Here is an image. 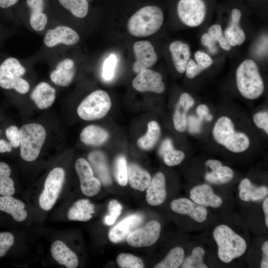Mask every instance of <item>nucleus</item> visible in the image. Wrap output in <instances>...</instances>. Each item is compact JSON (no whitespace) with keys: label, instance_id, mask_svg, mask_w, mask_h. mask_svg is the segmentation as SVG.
I'll return each instance as SVG.
<instances>
[{"label":"nucleus","instance_id":"nucleus-6","mask_svg":"<svg viewBox=\"0 0 268 268\" xmlns=\"http://www.w3.org/2000/svg\"><path fill=\"white\" fill-rule=\"evenodd\" d=\"M25 68L14 58L6 59L0 65V87L6 90L14 89L20 94L26 93L29 89L28 82L21 77Z\"/></svg>","mask_w":268,"mask_h":268},{"label":"nucleus","instance_id":"nucleus-12","mask_svg":"<svg viewBox=\"0 0 268 268\" xmlns=\"http://www.w3.org/2000/svg\"><path fill=\"white\" fill-rule=\"evenodd\" d=\"M132 85L134 89L141 92L161 93L165 88L161 74L148 68L138 73L133 79Z\"/></svg>","mask_w":268,"mask_h":268},{"label":"nucleus","instance_id":"nucleus-10","mask_svg":"<svg viewBox=\"0 0 268 268\" xmlns=\"http://www.w3.org/2000/svg\"><path fill=\"white\" fill-rule=\"evenodd\" d=\"M161 232V225L156 220L148 222L143 227L131 232L126 240L131 246L136 248L150 246L158 239Z\"/></svg>","mask_w":268,"mask_h":268},{"label":"nucleus","instance_id":"nucleus-19","mask_svg":"<svg viewBox=\"0 0 268 268\" xmlns=\"http://www.w3.org/2000/svg\"><path fill=\"white\" fill-rule=\"evenodd\" d=\"M166 194L164 175L162 172H158L154 175L147 188L146 200L151 205H159L165 201Z\"/></svg>","mask_w":268,"mask_h":268},{"label":"nucleus","instance_id":"nucleus-53","mask_svg":"<svg viewBox=\"0 0 268 268\" xmlns=\"http://www.w3.org/2000/svg\"><path fill=\"white\" fill-rule=\"evenodd\" d=\"M12 146L10 143L3 138H0V153H10Z\"/></svg>","mask_w":268,"mask_h":268},{"label":"nucleus","instance_id":"nucleus-26","mask_svg":"<svg viewBox=\"0 0 268 268\" xmlns=\"http://www.w3.org/2000/svg\"><path fill=\"white\" fill-rule=\"evenodd\" d=\"M128 180L134 189L144 191L149 186L151 178L149 173L135 163L127 166Z\"/></svg>","mask_w":268,"mask_h":268},{"label":"nucleus","instance_id":"nucleus-39","mask_svg":"<svg viewBox=\"0 0 268 268\" xmlns=\"http://www.w3.org/2000/svg\"><path fill=\"white\" fill-rule=\"evenodd\" d=\"M114 174L117 183L122 186L127 185L128 170L126 159L123 155L118 156L114 163Z\"/></svg>","mask_w":268,"mask_h":268},{"label":"nucleus","instance_id":"nucleus-23","mask_svg":"<svg viewBox=\"0 0 268 268\" xmlns=\"http://www.w3.org/2000/svg\"><path fill=\"white\" fill-rule=\"evenodd\" d=\"M31 99L40 109H46L54 102L56 90L49 84L42 82L34 89L30 95Z\"/></svg>","mask_w":268,"mask_h":268},{"label":"nucleus","instance_id":"nucleus-45","mask_svg":"<svg viewBox=\"0 0 268 268\" xmlns=\"http://www.w3.org/2000/svg\"><path fill=\"white\" fill-rule=\"evenodd\" d=\"M165 164L168 166H174L180 164L185 157L184 152L174 148L167 151L163 156Z\"/></svg>","mask_w":268,"mask_h":268},{"label":"nucleus","instance_id":"nucleus-35","mask_svg":"<svg viewBox=\"0 0 268 268\" xmlns=\"http://www.w3.org/2000/svg\"><path fill=\"white\" fill-rule=\"evenodd\" d=\"M184 251L180 247L172 249L166 257L156 264L155 268H178L181 266L184 260Z\"/></svg>","mask_w":268,"mask_h":268},{"label":"nucleus","instance_id":"nucleus-33","mask_svg":"<svg viewBox=\"0 0 268 268\" xmlns=\"http://www.w3.org/2000/svg\"><path fill=\"white\" fill-rule=\"evenodd\" d=\"M146 134L137 140L138 146L144 150H150L156 144L159 139L161 130L159 124L154 121L148 124Z\"/></svg>","mask_w":268,"mask_h":268},{"label":"nucleus","instance_id":"nucleus-46","mask_svg":"<svg viewBox=\"0 0 268 268\" xmlns=\"http://www.w3.org/2000/svg\"><path fill=\"white\" fill-rule=\"evenodd\" d=\"M6 138L12 147L16 148L19 146L20 134L19 129L14 125L7 127L5 130Z\"/></svg>","mask_w":268,"mask_h":268},{"label":"nucleus","instance_id":"nucleus-14","mask_svg":"<svg viewBox=\"0 0 268 268\" xmlns=\"http://www.w3.org/2000/svg\"><path fill=\"white\" fill-rule=\"evenodd\" d=\"M170 206L172 210L176 213L187 215L198 222L201 223L206 219V208L187 198L174 200L171 202Z\"/></svg>","mask_w":268,"mask_h":268},{"label":"nucleus","instance_id":"nucleus-4","mask_svg":"<svg viewBox=\"0 0 268 268\" xmlns=\"http://www.w3.org/2000/svg\"><path fill=\"white\" fill-rule=\"evenodd\" d=\"M212 135L218 143L234 153L244 152L250 146L248 136L243 133L236 132L233 122L226 116L221 117L216 121Z\"/></svg>","mask_w":268,"mask_h":268},{"label":"nucleus","instance_id":"nucleus-29","mask_svg":"<svg viewBox=\"0 0 268 268\" xmlns=\"http://www.w3.org/2000/svg\"><path fill=\"white\" fill-rule=\"evenodd\" d=\"M94 205L88 199H80L69 209L67 218L70 220L87 221L94 213Z\"/></svg>","mask_w":268,"mask_h":268},{"label":"nucleus","instance_id":"nucleus-21","mask_svg":"<svg viewBox=\"0 0 268 268\" xmlns=\"http://www.w3.org/2000/svg\"><path fill=\"white\" fill-rule=\"evenodd\" d=\"M54 259L61 265L67 268H76L78 260L76 254L62 241H54L50 249Z\"/></svg>","mask_w":268,"mask_h":268},{"label":"nucleus","instance_id":"nucleus-30","mask_svg":"<svg viewBox=\"0 0 268 268\" xmlns=\"http://www.w3.org/2000/svg\"><path fill=\"white\" fill-rule=\"evenodd\" d=\"M109 138V134L102 128L96 125H89L81 131L80 138L86 145L99 146L105 142Z\"/></svg>","mask_w":268,"mask_h":268},{"label":"nucleus","instance_id":"nucleus-1","mask_svg":"<svg viewBox=\"0 0 268 268\" xmlns=\"http://www.w3.org/2000/svg\"><path fill=\"white\" fill-rule=\"evenodd\" d=\"M213 238L217 245L219 259L229 263L242 256L247 249V243L243 237L225 224L217 226L213 231Z\"/></svg>","mask_w":268,"mask_h":268},{"label":"nucleus","instance_id":"nucleus-2","mask_svg":"<svg viewBox=\"0 0 268 268\" xmlns=\"http://www.w3.org/2000/svg\"><path fill=\"white\" fill-rule=\"evenodd\" d=\"M163 21V12L159 7L146 6L138 10L130 18L128 29L134 36L146 37L156 32Z\"/></svg>","mask_w":268,"mask_h":268},{"label":"nucleus","instance_id":"nucleus-17","mask_svg":"<svg viewBox=\"0 0 268 268\" xmlns=\"http://www.w3.org/2000/svg\"><path fill=\"white\" fill-rule=\"evenodd\" d=\"M190 197L193 201L204 207L217 208L223 202L222 199L214 193L212 188L206 184L194 187L190 191Z\"/></svg>","mask_w":268,"mask_h":268},{"label":"nucleus","instance_id":"nucleus-22","mask_svg":"<svg viewBox=\"0 0 268 268\" xmlns=\"http://www.w3.org/2000/svg\"><path fill=\"white\" fill-rule=\"evenodd\" d=\"M74 62L66 59L61 61L50 74V78L55 84L66 87L71 82L75 74Z\"/></svg>","mask_w":268,"mask_h":268},{"label":"nucleus","instance_id":"nucleus-56","mask_svg":"<svg viewBox=\"0 0 268 268\" xmlns=\"http://www.w3.org/2000/svg\"><path fill=\"white\" fill-rule=\"evenodd\" d=\"M263 209L265 215V224L268 227V198H267L263 203Z\"/></svg>","mask_w":268,"mask_h":268},{"label":"nucleus","instance_id":"nucleus-52","mask_svg":"<svg viewBox=\"0 0 268 268\" xmlns=\"http://www.w3.org/2000/svg\"><path fill=\"white\" fill-rule=\"evenodd\" d=\"M174 148L172 140L170 138H166L161 145L159 154L160 156H163L167 151Z\"/></svg>","mask_w":268,"mask_h":268},{"label":"nucleus","instance_id":"nucleus-27","mask_svg":"<svg viewBox=\"0 0 268 268\" xmlns=\"http://www.w3.org/2000/svg\"><path fill=\"white\" fill-rule=\"evenodd\" d=\"M238 189L239 197L244 201L261 200L268 194V189L267 187L256 186L248 178H244L240 182Z\"/></svg>","mask_w":268,"mask_h":268},{"label":"nucleus","instance_id":"nucleus-44","mask_svg":"<svg viewBox=\"0 0 268 268\" xmlns=\"http://www.w3.org/2000/svg\"><path fill=\"white\" fill-rule=\"evenodd\" d=\"M117 59L115 55H110L104 61L102 67V77L105 80H110L114 77Z\"/></svg>","mask_w":268,"mask_h":268},{"label":"nucleus","instance_id":"nucleus-18","mask_svg":"<svg viewBox=\"0 0 268 268\" xmlns=\"http://www.w3.org/2000/svg\"><path fill=\"white\" fill-rule=\"evenodd\" d=\"M24 203L12 196H0V213L10 216L17 222H22L27 217Z\"/></svg>","mask_w":268,"mask_h":268},{"label":"nucleus","instance_id":"nucleus-5","mask_svg":"<svg viewBox=\"0 0 268 268\" xmlns=\"http://www.w3.org/2000/svg\"><path fill=\"white\" fill-rule=\"evenodd\" d=\"M19 134L21 157L28 162L35 160L46 139L45 128L39 124H26L19 129Z\"/></svg>","mask_w":268,"mask_h":268},{"label":"nucleus","instance_id":"nucleus-50","mask_svg":"<svg viewBox=\"0 0 268 268\" xmlns=\"http://www.w3.org/2000/svg\"><path fill=\"white\" fill-rule=\"evenodd\" d=\"M202 120L199 117L194 118L189 117V128L190 132L192 133L199 132L200 131L201 124Z\"/></svg>","mask_w":268,"mask_h":268},{"label":"nucleus","instance_id":"nucleus-55","mask_svg":"<svg viewBox=\"0 0 268 268\" xmlns=\"http://www.w3.org/2000/svg\"><path fill=\"white\" fill-rule=\"evenodd\" d=\"M18 0H0V7L7 8L14 5Z\"/></svg>","mask_w":268,"mask_h":268},{"label":"nucleus","instance_id":"nucleus-48","mask_svg":"<svg viewBox=\"0 0 268 268\" xmlns=\"http://www.w3.org/2000/svg\"><path fill=\"white\" fill-rule=\"evenodd\" d=\"M196 112L198 117L201 120H205L210 121L212 119V116L209 113V110L207 106L204 104L199 105L196 109Z\"/></svg>","mask_w":268,"mask_h":268},{"label":"nucleus","instance_id":"nucleus-47","mask_svg":"<svg viewBox=\"0 0 268 268\" xmlns=\"http://www.w3.org/2000/svg\"><path fill=\"white\" fill-rule=\"evenodd\" d=\"M255 124L260 129H263L268 134V111H261L255 114L253 117Z\"/></svg>","mask_w":268,"mask_h":268},{"label":"nucleus","instance_id":"nucleus-28","mask_svg":"<svg viewBox=\"0 0 268 268\" xmlns=\"http://www.w3.org/2000/svg\"><path fill=\"white\" fill-rule=\"evenodd\" d=\"M26 4L31 10L30 23L37 31L44 30L47 22V16L43 12L45 7L44 0H26Z\"/></svg>","mask_w":268,"mask_h":268},{"label":"nucleus","instance_id":"nucleus-37","mask_svg":"<svg viewBox=\"0 0 268 268\" xmlns=\"http://www.w3.org/2000/svg\"><path fill=\"white\" fill-rule=\"evenodd\" d=\"M60 4L78 18H83L88 12L86 0H58Z\"/></svg>","mask_w":268,"mask_h":268},{"label":"nucleus","instance_id":"nucleus-11","mask_svg":"<svg viewBox=\"0 0 268 268\" xmlns=\"http://www.w3.org/2000/svg\"><path fill=\"white\" fill-rule=\"evenodd\" d=\"M76 173L79 178L80 189L86 196L92 197L100 191L101 184L99 179L94 176L93 169L84 158L78 159L75 163Z\"/></svg>","mask_w":268,"mask_h":268},{"label":"nucleus","instance_id":"nucleus-40","mask_svg":"<svg viewBox=\"0 0 268 268\" xmlns=\"http://www.w3.org/2000/svg\"><path fill=\"white\" fill-rule=\"evenodd\" d=\"M118 265L123 268H143L144 267L142 260L131 254L121 253L117 258Z\"/></svg>","mask_w":268,"mask_h":268},{"label":"nucleus","instance_id":"nucleus-54","mask_svg":"<svg viewBox=\"0 0 268 268\" xmlns=\"http://www.w3.org/2000/svg\"><path fill=\"white\" fill-rule=\"evenodd\" d=\"M205 165L209 167L211 170H215L222 165V163L216 159H209L205 162Z\"/></svg>","mask_w":268,"mask_h":268},{"label":"nucleus","instance_id":"nucleus-24","mask_svg":"<svg viewBox=\"0 0 268 268\" xmlns=\"http://www.w3.org/2000/svg\"><path fill=\"white\" fill-rule=\"evenodd\" d=\"M241 15L238 9H233L231 12V23L224 31V37L231 46H240L245 40V34L239 26Z\"/></svg>","mask_w":268,"mask_h":268},{"label":"nucleus","instance_id":"nucleus-13","mask_svg":"<svg viewBox=\"0 0 268 268\" xmlns=\"http://www.w3.org/2000/svg\"><path fill=\"white\" fill-rule=\"evenodd\" d=\"M133 50L136 59L133 66L134 72L138 73L147 69L157 62V55L150 42L146 40L137 41L134 44Z\"/></svg>","mask_w":268,"mask_h":268},{"label":"nucleus","instance_id":"nucleus-8","mask_svg":"<svg viewBox=\"0 0 268 268\" xmlns=\"http://www.w3.org/2000/svg\"><path fill=\"white\" fill-rule=\"evenodd\" d=\"M65 179V172L61 167H55L48 174L39 199L40 207L44 210L51 209L61 192Z\"/></svg>","mask_w":268,"mask_h":268},{"label":"nucleus","instance_id":"nucleus-38","mask_svg":"<svg viewBox=\"0 0 268 268\" xmlns=\"http://www.w3.org/2000/svg\"><path fill=\"white\" fill-rule=\"evenodd\" d=\"M205 254L204 249L201 247H196L192 251L190 256L184 261L182 268H207L203 259Z\"/></svg>","mask_w":268,"mask_h":268},{"label":"nucleus","instance_id":"nucleus-34","mask_svg":"<svg viewBox=\"0 0 268 268\" xmlns=\"http://www.w3.org/2000/svg\"><path fill=\"white\" fill-rule=\"evenodd\" d=\"M11 169L6 163L0 161V196H13L15 193Z\"/></svg>","mask_w":268,"mask_h":268},{"label":"nucleus","instance_id":"nucleus-3","mask_svg":"<svg viewBox=\"0 0 268 268\" xmlns=\"http://www.w3.org/2000/svg\"><path fill=\"white\" fill-rule=\"evenodd\" d=\"M236 79L238 90L245 98L254 100L262 95L264 81L253 60L248 59L241 63L236 70Z\"/></svg>","mask_w":268,"mask_h":268},{"label":"nucleus","instance_id":"nucleus-7","mask_svg":"<svg viewBox=\"0 0 268 268\" xmlns=\"http://www.w3.org/2000/svg\"><path fill=\"white\" fill-rule=\"evenodd\" d=\"M111 106L108 94L102 90H95L87 96L77 109L78 116L85 121H93L104 117Z\"/></svg>","mask_w":268,"mask_h":268},{"label":"nucleus","instance_id":"nucleus-9","mask_svg":"<svg viewBox=\"0 0 268 268\" xmlns=\"http://www.w3.org/2000/svg\"><path fill=\"white\" fill-rule=\"evenodd\" d=\"M206 11L203 0H180L177 5L179 18L185 25L196 27L203 21Z\"/></svg>","mask_w":268,"mask_h":268},{"label":"nucleus","instance_id":"nucleus-43","mask_svg":"<svg viewBox=\"0 0 268 268\" xmlns=\"http://www.w3.org/2000/svg\"><path fill=\"white\" fill-rule=\"evenodd\" d=\"M15 237L13 234L9 231L0 232V258L6 256L13 246Z\"/></svg>","mask_w":268,"mask_h":268},{"label":"nucleus","instance_id":"nucleus-36","mask_svg":"<svg viewBox=\"0 0 268 268\" xmlns=\"http://www.w3.org/2000/svg\"><path fill=\"white\" fill-rule=\"evenodd\" d=\"M234 172L227 166L222 165L215 170L207 172L205 175V180L211 184H222L231 181L234 177Z\"/></svg>","mask_w":268,"mask_h":268},{"label":"nucleus","instance_id":"nucleus-15","mask_svg":"<svg viewBox=\"0 0 268 268\" xmlns=\"http://www.w3.org/2000/svg\"><path fill=\"white\" fill-rule=\"evenodd\" d=\"M143 219V216L139 214H133L127 216L110 229L108 233L110 241L114 243L124 241L131 232L142 222Z\"/></svg>","mask_w":268,"mask_h":268},{"label":"nucleus","instance_id":"nucleus-32","mask_svg":"<svg viewBox=\"0 0 268 268\" xmlns=\"http://www.w3.org/2000/svg\"><path fill=\"white\" fill-rule=\"evenodd\" d=\"M89 160L102 182L105 185L111 183L107 162L105 155L100 151H93L89 155Z\"/></svg>","mask_w":268,"mask_h":268},{"label":"nucleus","instance_id":"nucleus-49","mask_svg":"<svg viewBox=\"0 0 268 268\" xmlns=\"http://www.w3.org/2000/svg\"><path fill=\"white\" fill-rule=\"evenodd\" d=\"M201 41L202 45L208 47L211 53H215L216 51V43L208 33L203 34L201 38Z\"/></svg>","mask_w":268,"mask_h":268},{"label":"nucleus","instance_id":"nucleus-25","mask_svg":"<svg viewBox=\"0 0 268 268\" xmlns=\"http://www.w3.org/2000/svg\"><path fill=\"white\" fill-rule=\"evenodd\" d=\"M169 50L176 69L179 73H184L190 58L189 46L181 41H175L170 45Z\"/></svg>","mask_w":268,"mask_h":268},{"label":"nucleus","instance_id":"nucleus-20","mask_svg":"<svg viewBox=\"0 0 268 268\" xmlns=\"http://www.w3.org/2000/svg\"><path fill=\"white\" fill-rule=\"evenodd\" d=\"M195 104V100L189 93L181 94L175 107L173 121L175 129L179 132L185 131L187 125V114Z\"/></svg>","mask_w":268,"mask_h":268},{"label":"nucleus","instance_id":"nucleus-41","mask_svg":"<svg viewBox=\"0 0 268 268\" xmlns=\"http://www.w3.org/2000/svg\"><path fill=\"white\" fill-rule=\"evenodd\" d=\"M208 35L216 43L218 42L221 48L225 51L231 49V46L229 44L224 35H223L221 27L219 24H214L211 26L208 30Z\"/></svg>","mask_w":268,"mask_h":268},{"label":"nucleus","instance_id":"nucleus-42","mask_svg":"<svg viewBox=\"0 0 268 268\" xmlns=\"http://www.w3.org/2000/svg\"><path fill=\"white\" fill-rule=\"evenodd\" d=\"M123 206L118 201L115 200L111 201L108 205V215H106L104 219V224L108 226L112 225L120 215Z\"/></svg>","mask_w":268,"mask_h":268},{"label":"nucleus","instance_id":"nucleus-31","mask_svg":"<svg viewBox=\"0 0 268 268\" xmlns=\"http://www.w3.org/2000/svg\"><path fill=\"white\" fill-rule=\"evenodd\" d=\"M195 58L197 63L190 59L185 70L186 76L191 79L196 77L213 63L212 59L208 55L200 51L195 53Z\"/></svg>","mask_w":268,"mask_h":268},{"label":"nucleus","instance_id":"nucleus-51","mask_svg":"<svg viewBox=\"0 0 268 268\" xmlns=\"http://www.w3.org/2000/svg\"><path fill=\"white\" fill-rule=\"evenodd\" d=\"M263 258L261 263V268H268V242L265 241L262 247Z\"/></svg>","mask_w":268,"mask_h":268},{"label":"nucleus","instance_id":"nucleus-16","mask_svg":"<svg viewBox=\"0 0 268 268\" xmlns=\"http://www.w3.org/2000/svg\"><path fill=\"white\" fill-rule=\"evenodd\" d=\"M79 36L72 29L64 26H59L49 29L46 33L44 43L48 47H53L63 43L66 45L75 44L79 40Z\"/></svg>","mask_w":268,"mask_h":268}]
</instances>
